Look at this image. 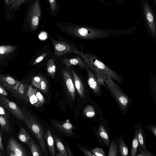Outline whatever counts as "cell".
I'll list each match as a JSON object with an SVG mask.
<instances>
[{"instance_id": "cell-1", "label": "cell", "mask_w": 156, "mask_h": 156, "mask_svg": "<svg viewBox=\"0 0 156 156\" xmlns=\"http://www.w3.org/2000/svg\"><path fill=\"white\" fill-rule=\"evenodd\" d=\"M57 25L65 33L83 39L95 40L110 37L108 29H102L78 25L67 23H61Z\"/></svg>"}, {"instance_id": "cell-2", "label": "cell", "mask_w": 156, "mask_h": 156, "mask_svg": "<svg viewBox=\"0 0 156 156\" xmlns=\"http://www.w3.org/2000/svg\"><path fill=\"white\" fill-rule=\"evenodd\" d=\"M105 81L108 90L119 109L124 115H126L129 107L132 104V100L108 76L105 79Z\"/></svg>"}, {"instance_id": "cell-3", "label": "cell", "mask_w": 156, "mask_h": 156, "mask_svg": "<svg viewBox=\"0 0 156 156\" xmlns=\"http://www.w3.org/2000/svg\"><path fill=\"white\" fill-rule=\"evenodd\" d=\"M73 52L80 55L89 66H93L102 70L107 73L112 79L119 83H121L124 80V78L122 76L111 69L94 55L90 53H85L80 52L75 48H73Z\"/></svg>"}, {"instance_id": "cell-4", "label": "cell", "mask_w": 156, "mask_h": 156, "mask_svg": "<svg viewBox=\"0 0 156 156\" xmlns=\"http://www.w3.org/2000/svg\"><path fill=\"white\" fill-rule=\"evenodd\" d=\"M142 16L149 35L156 40V12L153 9L149 0H140Z\"/></svg>"}, {"instance_id": "cell-5", "label": "cell", "mask_w": 156, "mask_h": 156, "mask_svg": "<svg viewBox=\"0 0 156 156\" xmlns=\"http://www.w3.org/2000/svg\"><path fill=\"white\" fill-rule=\"evenodd\" d=\"M22 111L29 121L27 126L36 137L45 155L48 156V154L43 136L44 132L41 125L34 117L27 112L25 108H23Z\"/></svg>"}, {"instance_id": "cell-6", "label": "cell", "mask_w": 156, "mask_h": 156, "mask_svg": "<svg viewBox=\"0 0 156 156\" xmlns=\"http://www.w3.org/2000/svg\"><path fill=\"white\" fill-rule=\"evenodd\" d=\"M97 122V124L92 127V129L98 144L109 147L111 139L108 122L104 117Z\"/></svg>"}, {"instance_id": "cell-7", "label": "cell", "mask_w": 156, "mask_h": 156, "mask_svg": "<svg viewBox=\"0 0 156 156\" xmlns=\"http://www.w3.org/2000/svg\"><path fill=\"white\" fill-rule=\"evenodd\" d=\"M6 152L9 156H30L25 147L13 138H10L8 141Z\"/></svg>"}, {"instance_id": "cell-8", "label": "cell", "mask_w": 156, "mask_h": 156, "mask_svg": "<svg viewBox=\"0 0 156 156\" xmlns=\"http://www.w3.org/2000/svg\"><path fill=\"white\" fill-rule=\"evenodd\" d=\"M0 102L18 120L25 122L24 115L22 110L15 103L1 95H0Z\"/></svg>"}, {"instance_id": "cell-9", "label": "cell", "mask_w": 156, "mask_h": 156, "mask_svg": "<svg viewBox=\"0 0 156 156\" xmlns=\"http://www.w3.org/2000/svg\"><path fill=\"white\" fill-rule=\"evenodd\" d=\"M83 113L87 117L94 121H97L103 117L102 108L95 102L87 105L83 109Z\"/></svg>"}, {"instance_id": "cell-10", "label": "cell", "mask_w": 156, "mask_h": 156, "mask_svg": "<svg viewBox=\"0 0 156 156\" xmlns=\"http://www.w3.org/2000/svg\"><path fill=\"white\" fill-rule=\"evenodd\" d=\"M0 80L2 86L10 91L14 97L19 100L22 99L16 90L17 86L20 82L10 76L5 75H0Z\"/></svg>"}, {"instance_id": "cell-11", "label": "cell", "mask_w": 156, "mask_h": 156, "mask_svg": "<svg viewBox=\"0 0 156 156\" xmlns=\"http://www.w3.org/2000/svg\"><path fill=\"white\" fill-rule=\"evenodd\" d=\"M85 69L88 75V83L93 93L97 97L100 98L102 95L101 85L98 83L93 73L86 63Z\"/></svg>"}, {"instance_id": "cell-12", "label": "cell", "mask_w": 156, "mask_h": 156, "mask_svg": "<svg viewBox=\"0 0 156 156\" xmlns=\"http://www.w3.org/2000/svg\"><path fill=\"white\" fill-rule=\"evenodd\" d=\"M54 127L62 134L66 136L77 137V136L73 132V126L70 123L67 122H60L56 119L51 120Z\"/></svg>"}, {"instance_id": "cell-13", "label": "cell", "mask_w": 156, "mask_h": 156, "mask_svg": "<svg viewBox=\"0 0 156 156\" xmlns=\"http://www.w3.org/2000/svg\"><path fill=\"white\" fill-rule=\"evenodd\" d=\"M54 48L55 55L58 57L73 52V48L68 43L64 41H58L51 38Z\"/></svg>"}, {"instance_id": "cell-14", "label": "cell", "mask_w": 156, "mask_h": 156, "mask_svg": "<svg viewBox=\"0 0 156 156\" xmlns=\"http://www.w3.org/2000/svg\"><path fill=\"white\" fill-rule=\"evenodd\" d=\"M41 12L39 0L34 2L30 12V21L31 28L35 30L38 26Z\"/></svg>"}, {"instance_id": "cell-15", "label": "cell", "mask_w": 156, "mask_h": 156, "mask_svg": "<svg viewBox=\"0 0 156 156\" xmlns=\"http://www.w3.org/2000/svg\"><path fill=\"white\" fill-rule=\"evenodd\" d=\"M62 73L68 91L72 98L74 100L76 95V90L70 74L65 69H63Z\"/></svg>"}, {"instance_id": "cell-16", "label": "cell", "mask_w": 156, "mask_h": 156, "mask_svg": "<svg viewBox=\"0 0 156 156\" xmlns=\"http://www.w3.org/2000/svg\"><path fill=\"white\" fill-rule=\"evenodd\" d=\"M32 83L33 85L41 90L43 92H48L49 83L46 78L41 75H39L33 78Z\"/></svg>"}, {"instance_id": "cell-17", "label": "cell", "mask_w": 156, "mask_h": 156, "mask_svg": "<svg viewBox=\"0 0 156 156\" xmlns=\"http://www.w3.org/2000/svg\"><path fill=\"white\" fill-rule=\"evenodd\" d=\"M134 133L137 135L139 142V146L147 149L145 132L140 124H136L134 128Z\"/></svg>"}, {"instance_id": "cell-18", "label": "cell", "mask_w": 156, "mask_h": 156, "mask_svg": "<svg viewBox=\"0 0 156 156\" xmlns=\"http://www.w3.org/2000/svg\"><path fill=\"white\" fill-rule=\"evenodd\" d=\"M44 141L49 150L51 156H55V154L54 141L50 131L46 129L43 134Z\"/></svg>"}, {"instance_id": "cell-19", "label": "cell", "mask_w": 156, "mask_h": 156, "mask_svg": "<svg viewBox=\"0 0 156 156\" xmlns=\"http://www.w3.org/2000/svg\"><path fill=\"white\" fill-rule=\"evenodd\" d=\"M62 63L66 67L69 68L71 66H79L81 69L85 68L86 62L80 57L77 56L73 58H64L61 59Z\"/></svg>"}, {"instance_id": "cell-20", "label": "cell", "mask_w": 156, "mask_h": 156, "mask_svg": "<svg viewBox=\"0 0 156 156\" xmlns=\"http://www.w3.org/2000/svg\"><path fill=\"white\" fill-rule=\"evenodd\" d=\"M72 72L75 87L79 95L81 98H85V90L82 82L74 70H73Z\"/></svg>"}, {"instance_id": "cell-21", "label": "cell", "mask_w": 156, "mask_h": 156, "mask_svg": "<svg viewBox=\"0 0 156 156\" xmlns=\"http://www.w3.org/2000/svg\"><path fill=\"white\" fill-rule=\"evenodd\" d=\"M27 101L36 107H40L42 105L36 96L31 85L29 86L27 91Z\"/></svg>"}, {"instance_id": "cell-22", "label": "cell", "mask_w": 156, "mask_h": 156, "mask_svg": "<svg viewBox=\"0 0 156 156\" xmlns=\"http://www.w3.org/2000/svg\"><path fill=\"white\" fill-rule=\"evenodd\" d=\"M124 135L115 138L118 143L119 152L121 156L129 155V150L128 147L123 140V137Z\"/></svg>"}, {"instance_id": "cell-23", "label": "cell", "mask_w": 156, "mask_h": 156, "mask_svg": "<svg viewBox=\"0 0 156 156\" xmlns=\"http://www.w3.org/2000/svg\"><path fill=\"white\" fill-rule=\"evenodd\" d=\"M53 137L58 154L61 155L62 156H68L66 149L60 139L54 135H53Z\"/></svg>"}, {"instance_id": "cell-24", "label": "cell", "mask_w": 156, "mask_h": 156, "mask_svg": "<svg viewBox=\"0 0 156 156\" xmlns=\"http://www.w3.org/2000/svg\"><path fill=\"white\" fill-rule=\"evenodd\" d=\"M33 156H42L43 151L35 141L32 139L28 145Z\"/></svg>"}, {"instance_id": "cell-25", "label": "cell", "mask_w": 156, "mask_h": 156, "mask_svg": "<svg viewBox=\"0 0 156 156\" xmlns=\"http://www.w3.org/2000/svg\"><path fill=\"white\" fill-rule=\"evenodd\" d=\"M29 86L27 84L20 82L17 86L16 90L22 98L27 101V93Z\"/></svg>"}, {"instance_id": "cell-26", "label": "cell", "mask_w": 156, "mask_h": 156, "mask_svg": "<svg viewBox=\"0 0 156 156\" xmlns=\"http://www.w3.org/2000/svg\"><path fill=\"white\" fill-rule=\"evenodd\" d=\"M18 137L21 142L28 145L32 139L25 129L21 127L20 129Z\"/></svg>"}, {"instance_id": "cell-27", "label": "cell", "mask_w": 156, "mask_h": 156, "mask_svg": "<svg viewBox=\"0 0 156 156\" xmlns=\"http://www.w3.org/2000/svg\"><path fill=\"white\" fill-rule=\"evenodd\" d=\"M8 118L0 115V126L3 131L6 133H9L11 130V127Z\"/></svg>"}, {"instance_id": "cell-28", "label": "cell", "mask_w": 156, "mask_h": 156, "mask_svg": "<svg viewBox=\"0 0 156 156\" xmlns=\"http://www.w3.org/2000/svg\"><path fill=\"white\" fill-rule=\"evenodd\" d=\"M46 67L48 74L52 77H54L55 74L56 67L53 59H49L47 62Z\"/></svg>"}, {"instance_id": "cell-29", "label": "cell", "mask_w": 156, "mask_h": 156, "mask_svg": "<svg viewBox=\"0 0 156 156\" xmlns=\"http://www.w3.org/2000/svg\"><path fill=\"white\" fill-rule=\"evenodd\" d=\"M117 142L116 139H111L108 156H116L118 153Z\"/></svg>"}, {"instance_id": "cell-30", "label": "cell", "mask_w": 156, "mask_h": 156, "mask_svg": "<svg viewBox=\"0 0 156 156\" xmlns=\"http://www.w3.org/2000/svg\"><path fill=\"white\" fill-rule=\"evenodd\" d=\"M139 142L137 135L135 133L134 136L133 140L131 144V156H136L139 147Z\"/></svg>"}, {"instance_id": "cell-31", "label": "cell", "mask_w": 156, "mask_h": 156, "mask_svg": "<svg viewBox=\"0 0 156 156\" xmlns=\"http://www.w3.org/2000/svg\"><path fill=\"white\" fill-rule=\"evenodd\" d=\"M16 48L15 46L6 45L0 46V55L9 54L13 51Z\"/></svg>"}, {"instance_id": "cell-32", "label": "cell", "mask_w": 156, "mask_h": 156, "mask_svg": "<svg viewBox=\"0 0 156 156\" xmlns=\"http://www.w3.org/2000/svg\"><path fill=\"white\" fill-rule=\"evenodd\" d=\"M137 151V154L136 155L137 156H155L148 151L147 149H145L139 146Z\"/></svg>"}, {"instance_id": "cell-33", "label": "cell", "mask_w": 156, "mask_h": 156, "mask_svg": "<svg viewBox=\"0 0 156 156\" xmlns=\"http://www.w3.org/2000/svg\"><path fill=\"white\" fill-rule=\"evenodd\" d=\"M90 151L94 154L95 156H106L105 153L103 149L96 147L90 149Z\"/></svg>"}, {"instance_id": "cell-34", "label": "cell", "mask_w": 156, "mask_h": 156, "mask_svg": "<svg viewBox=\"0 0 156 156\" xmlns=\"http://www.w3.org/2000/svg\"><path fill=\"white\" fill-rule=\"evenodd\" d=\"M33 89L38 99L43 105L45 101L43 96L37 89L33 88Z\"/></svg>"}, {"instance_id": "cell-35", "label": "cell", "mask_w": 156, "mask_h": 156, "mask_svg": "<svg viewBox=\"0 0 156 156\" xmlns=\"http://www.w3.org/2000/svg\"><path fill=\"white\" fill-rule=\"evenodd\" d=\"M145 128L149 130L156 138V126L155 125L148 124L145 125Z\"/></svg>"}, {"instance_id": "cell-36", "label": "cell", "mask_w": 156, "mask_h": 156, "mask_svg": "<svg viewBox=\"0 0 156 156\" xmlns=\"http://www.w3.org/2000/svg\"><path fill=\"white\" fill-rule=\"evenodd\" d=\"M47 55V53H44L38 57L34 62L33 65H34L43 60Z\"/></svg>"}, {"instance_id": "cell-37", "label": "cell", "mask_w": 156, "mask_h": 156, "mask_svg": "<svg viewBox=\"0 0 156 156\" xmlns=\"http://www.w3.org/2000/svg\"><path fill=\"white\" fill-rule=\"evenodd\" d=\"M79 148L83 153L86 156H95V155L90 151H89L83 147H79Z\"/></svg>"}, {"instance_id": "cell-38", "label": "cell", "mask_w": 156, "mask_h": 156, "mask_svg": "<svg viewBox=\"0 0 156 156\" xmlns=\"http://www.w3.org/2000/svg\"><path fill=\"white\" fill-rule=\"evenodd\" d=\"M50 4V8L51 11L54 12L55 11L57 8L56 0H48Z\"/></svg>"}, {"instance_id": "cell-39", "label": "cell", "mask_w": 156, "mask_h": 156, "mask_svg": "<svg viewBox=\"0 0 156 156\" xmlns=\"http://www.w3.org/2000/svg\"><path fill=\"white\" fill-rule=\"evenodd\" d=\"M0 115L4 116L9 117V115L8 114L4 108L1 105H0Z\"/></svg>"}, {"instance_id": "cell-40", "label": "cell", "mask_w": 156, "mask_h": 156, "mask_svg": "<svg viewBox=\"0 0 156 156\" xmlns=\"http://www.w3.org/2000/svg\"><path fill=\"white\" fill-rule=\"evenodd\" d=\"M8 94L5 89L0 84V95L7 96Z\"/></svg>"}, {"instance_id": "cell-41", "label": "cell", "mask_w": 156, "mask_h": 156, "mask_svg": "<svg viewBox=\"0 0 156 156\" xmlns=\"http://www.w3.org/2000/svg\"><path fill=\"white\" fill-rule=\"evenodd\" d=\"M0 150H1L3 156L5 155V150L3 144L1 134L0 132Z\"/></svg>"}, {"instance_id": "cell-42", "label": "cell", "mask_w": 156, "mask_h": 156, "mask_svg": "<svg viewBox=\"0 0 156 156\" xmlns=\"http://www.w3.org/2000/svg\"><path fill=\"white\" fill-rule=\"evenodd\" d=\"M38 37L41 40H45L47 38V34L45 32H42L39 34Z\"/></svg>"}, {"instance_id": "cell-43", "label": "cell", "mask_w": 156, "mask_h": 156, "mask_svg": "<svg viewBox=\"0 0 156 156\" xmlns=\"http://www.w3.org/2000/svg\"><path fill=\"white\" fill-rule=\"evenodd\" d=\"M0 156H3L0 150Z\"/></svg>"}, {"instance_id": "cell-44", "label": "cell", "mask_w": 156, "mask_h": 156, "mask_svg": "<svg viewBox=\"0 0 156 156\" xmlns=\"http://www.w3.org/2000/svg\"><path fill=\"white\" fill-rule=\"evenodd\" d=\"M56 156H62L60 154L58 153V154H56Z\"/></svg>"}]
</instances>
